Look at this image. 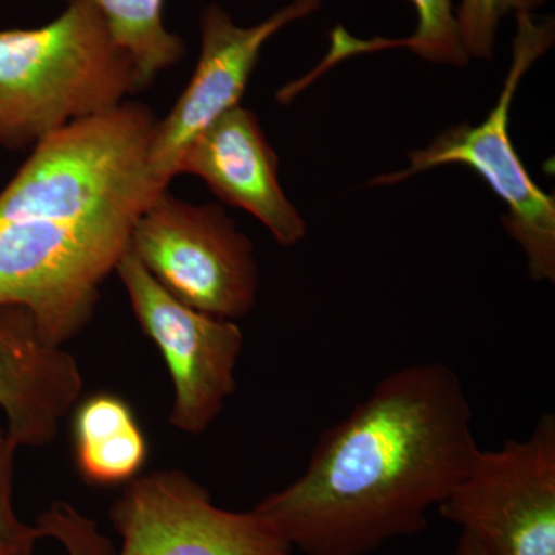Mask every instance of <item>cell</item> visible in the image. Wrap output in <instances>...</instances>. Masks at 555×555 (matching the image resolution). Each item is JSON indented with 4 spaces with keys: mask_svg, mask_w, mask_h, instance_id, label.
<instances>
[{
    "mask_svg": "<svg viewBox=\"0 0 555 555\" xmlns=\"http://www.w3.org/2000/svg\"><path fill=\"white\" fill-rule=\"evenodd\" d=\"M473 418L447 363L397 369L321 434L297 480L254 509L306 555H369L420 534L480 449Z\"/></svg>",
    "mask_w": 555,
    "mask_h": 555,
    "instance_id": "cell-1",
    "label": "cell"
},
{
    "mask_svg": "<svg viewBox=\"0 0 555 555\" xmlns=\"http://www.w3.org/2000/svg\"><path fill=\"white\" fill-rule=\"evenodd\" d=\"M156 122L127 101L76 120L38 142L0 192V308L28 310L49 345L90 323L139 217L167 190L149 166Z\"/></svg>",
    "mask_w": 555,
    "mask_h": 555,
    "instance_id": "cell-2",
    "label": "cell"
},
{
    "mask_svg": "<svg viewBox=\"0 0 555 555\" xmlns=\"http://www.w3.org/2000/svg\"><path fill=\"white\" fill-rule=\"evenodd\" d=\"M138 91L133 62L94 0H68L42 27L0 31V147L33 149Z\"/></svg>",
    "mask_w": 555,
    "mask_h": 555,
    "instance_id": "cell-3",
    "label": "cell"
},
{
    "mask_svg": "<svg viewBox=\"0 0 555 555\" xmlns=\"http://www.w3.org/2000/svg\"><path fill=\"white\" fill-rule=\"evenodd\" d=\"M513 65L495 107L480 126L460 124L434 139L426 149L409 155V167L375 179L374 185H393L444 166L463 164L491 185L507 206L505 225L520 244L534 281H555V199L532 181L511 142L507 122L514 94L528 68L554 40L553 22L534 25L529 11H518Z\"/></svg>",
    "mask_w": 555,
    "mask_h": 555,
    "instance_id": "cell-4",
    "label": "cell"
},
{
    "mask_svg": "<svg viewBox=\"0 0 555 555\" xmlns=\"http://www.w3.org/2000/svg\"><path fill=\"white\" fill-rule=\"evenodd\" d=\"M130 250L160 286L207 315L236 321L257 302L254 244L219 206L164 190L134 224Z\"/></svg>",
    "mask_w": 555,
    "mask_h": 555,
    "instance_id": "cell-5",
    "label": "cell"
},
{
    "mask_svg": "<svg viewBox=\"0 0 555 555\" xmlns=\"http://www.w3.org/2000/svg\"><path fill=\"white\" fill-rule=\"evenodd\" d=\"M488 555H555V416L524 440L478 449L465 477L437 507Z\"/></svg>",
    "mask_w": 555,
    "mask_h": 555,
    "instance_id": "cell-6",
    "label": "cell"
},
{
    "mask_svg": "<svg viewBox=\"0 0 555 555\" xmlns=\"http://www.w3.org/2000/svg\"><path fill=\"white\" fill-rule=\"evenodd\" d=\"M145 337L163 353L171 383L170 425L201 436L217 422L236 390L244 334L236 321L207 315L173 297L127 250L118 269Z\"/></svg>",
    "mask_w": 555,
    "mask_h": 555,
    "instance_id": "cell-7",
    "label": "cell"
},
{
    "mask_svg": "<svg viewBox=\"0 0 555 555\" xmlns=\"http://www.w3.org/2000/svg\"><path fill=\"white\" fill-rule=\"evenodd\" d=\"M116 555H292L294 547L251 507L229 511L179 469H158L126 485L109 509Z\"/></svg>",
    "mask_w": 555,
    "mask_h": 555,
    "instance_id": "cell-8",
    "label": "cell"
},
{
    "mask_svg": "<svg viewBox=\"0 0 555 555\" xmlns=\"http://www.w3.org/2000/svg\"><path fill=\"white\" fill-rule=\"evenodd\" d=\"M321 0H294L255 27H238L228 11L210 5L201 21V53L192 79L169 115L158 120L149 149V166L160 188L178 177L185 149L219 116L238 107L262 47L291 22L309 16Z\"/></svg>",
    "mask_w": 555,
    "mask_h": 555,
    "instance_id": "cell-9",
    "label": "cell"
},
{
    "mask_svg": "<svg viewBox=\"0 0 555 555\" xmlns=\"http://www.w3.org/2000/svg\"><path fill=\"white\" fill-rule=\"evenodd\" d=\"M203 179L219 199L254 215L283 247L306 236V221L287 199L278 178V156L257 115L229 109L190 142L178 175Z\"/></svg>",
    "mask_w": 555,
    "mask_h": 555,
    "instance_id": "cell-10",
    "label": "cell"
},
{
    "mask_svg": "<svg viewBox=\"0 0 555 555\" xmlns=\"http://www.w3.org/2000/svg\"><path fill=\"white\" fill-rule=\"evenodd\" d=\"M82 387L76 358L40 337L28 310L0 308V409L17 448L50 444Z\"/></svg>",
    "mask_w": 555,
    "mask_h": 555,
    "instance_id": "cell-11",
    "label": "cell"
},
{
    "mask_svg": "<svg viewBox=\"0 0 555 555\" xmlns=\"http://www.w3.org/2000/svg\"><path fill=\"white\" fill-rule=\"evenodd\" d=\"M72 433L76 469L86 483L108 488L141 476L149 459L147 438L122 397L98 392L80 401Z\"/></svg>",
    "mask_w": 555,
    "mask_h": 555,
    "instance_id": "cell-12",
    "label": "cell"
},
{
    "mask_svg": "<svg viewBox=\"0 0 555 555\" xmlns=\"http://www.w3.org/2000/svg\"><path fill=\"white\" fill-rule=\"evenodd\" d=\"M113 40L129 54L144 90L159 73L177 65L185 46L164 25L166 0H94Z\"/></svg>",
    "mask_w": 555,
    "mask_h": 555,
    "instance_id": "cell-13",
    "label": "cell"
},
{
    "mask_svg": "<svg viewBox=\"0 0 555 555\" xmlns=\"http://www.w3.org/2000/svg\"><path fill=\"white\" fill-rule=\"evenodd\" d=\"M418 13V25L411 38L367 40V50L406 47L423 60L440 64L465 65L469 54L460 39L452 13V0H411Z\"/></svg>",
    "mask_w": 555,
    "mask_h": 555,
    "instance_id": "cell-14",
    "label": "cell"
},
{
    "mask_svg": "<svg viewBox=\"0 0 555 555\" xmlns=\"http://www.w3.org/2000/svg\"><path fill=\"white\" fill-rule=\"evenodd\" d=\"M42 539H53L67 555H116L115 547L98 528L96 521L83 516L67 502H56L36 520Z\"/></svg>",
    "mask_w": 555,
    "mask_h": 555,
    "instance_id": "cell-15",
    "label": "cell"
},
{
    "mask_svg": "<svg viewBox=\"0 0 555 555\" xmlns=\"http://www.w3.org/2000/svg\"><path fill=\"white\" fill-rule=\"evenodd\" d=\"M17 444L0 429V555H35L42 540L35 525L25 524L14 507V463Z\"/></svg>",
    "mask_w": 555,
    "mask_h": 555,
    "instance_id": "cell-16",
    "label": "cell"
},
{
    "mask_svg": "<svg viewBox=\"0 0 555 555\" xmlns=\"http://www.w3.org/2000/svg\"><path fill=\"white\" fill-rule=\"evenodd\" d=\"M542 3L543 0H463L455 20L466 53L491 60L496 25L507 11H531Z\"/></svg>",
    "mask_w": 555,
    "mask_h": 555,
    "instance_id": "cell-17",
    "label": "cell"
},
{
    "mask_svg": "<svg viewBox=\"0 0 555 555\" xmlns=\"http://www.w3.org/2000/svg\"><path fill=\"white\" fill-rule=\"evenodd\" d=\"M452 555H488V553H486L483 547L478 545L473 537L465 534V532H460Z\"/></svg>",
    "mask_w": 555,
    "mask_h": 555,
    "instance_id": "cell-18",
    "label": "cell"
}]
</instances>
